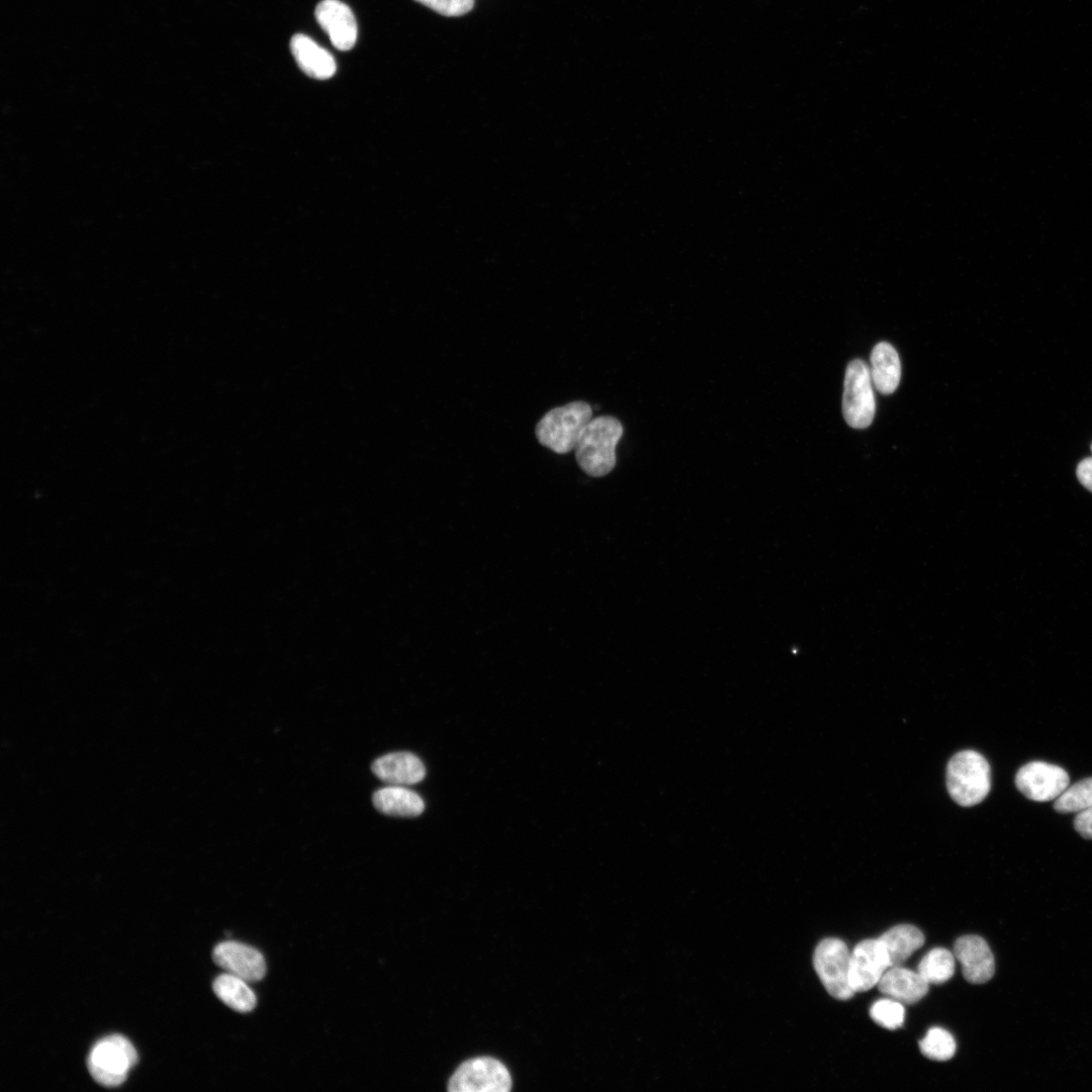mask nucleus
Wrapping results in <instances>:
<instances>
[{
	"mask_svg": "<svg viewBox=\"0 0 1092 1092\" xmlns=\"http://www.w3.org/2000/svg\"><path fill=\"white\" fill-rule=\"evenodd\" d=\"M290 51L300 70L310 78L327 80L335 75L337 64L333 55L309 36L294 34Z\"/></svg>",
	"mask_w": 1092,
	"mask_h": 1092,
	"instance_id": "nucleus-14",
	"label": "nucleus"
},
{
	"mask_svg": "<svg viewBox=\"0 0 1092 1092\" xmlns=\"http://www.w3.org/2000/svg\"><path fill=\"white\" fill-rule=\"evenodd\" d=\"M891 967L887 949L879 939H864L850 952L849 982L854 993L877 986Z\"/></svg>",
	"mask_w": 1092,
	"mask_h": 1092,
	"instance_id": "nucleus-9",
	"label": "nucleus"
},
{
	"mask_svg": "<svg viewBox=\"0 0 1092 1092\" xmlns=\"http://www.w3.org/2000/svg\"><path fill=\"white\" fill-rule=\"evenodd\" d=\"M1069 783V775L1064 768L1043 761L1028 762L1015 776L1019 792L1036 802L1056 800Z\"/></svg>",
	"mask_w": 1092,
	"mask_h": 1092,
	"instance_id": "nucleus-8",
	"label": "nucleus"
},
{
	"mask_svg": "<svg viewBox=\"0 0 1092 1092\" xmlns=\"http://www.w3.org/2000/svg\"><path fill=\"white\" fill-rule=\"evenodd\" d=\"M373 774L382 782L394 786L420 783L426 776L422 760L411 752H391L374 760Z\"/></svg>",
	"mask_w": 1092,
	"mask_h": 1092,
	"instance_id": "nucleus-13",
	"label": "nucleus"
},
{
	"mask_svg": "<svg viewBox=\"0 0 1092 1092\" xmlns=\"http://www.w3.org/2000/svg\"><path fill=\"white\" fill-rule=\"evenodd\" d=\"M870 1016L878 1025L896 1029L904 1022L905 1009L899 1001L891 998L880 999L872 1005Z\"/></svg>",
	"mask_w": 1092,
	"mask_h": 1092,
	"instance_id": "nucleus-23",
	"label": "nucleus"
},
{
	"mask_svg": "<svg viewBox=\"0 0 1092 1092\" xmlns=\"http://www.w3.org/2000/svg\"><path fill=\"white\" fill-rule=\"evenodd\" d=\"M813 966L833 998L848 1000L854 995L849 982L850 952L844 941L835 937L821 940L814 950Z\"/></svg>",
	"mask_w": 1092,
	"mask_h": 1092,
	"instance_id": "nucleus-6",
	"label": "nucleus"
},
{
	"mask_svg": "<svg viewBox=\"0 0 1092 1092\" xmlns=\"http://www.w3.org/2000/svg\"><path fill=\"white\" fill-rule=\"evenodd\" d=\"M1090 806H1092V778L1083 779L1067 787L1054 803V808L1059 813H1079Z\"/></svg>",
	"mask_w": 1092,
	"mask_h": 1092,
	"instance_id": "nucleus-21",
	"label": "nucleus"
},
{
	"mask_svg": "<svg viewBox=\"0 0 1092 1092\" xmlns=\"http://www.w3.org/2000/svg\"><path fill=\"white\" fill-rule=\"evenodd\" d=\"M1091 451H1092V445H1091Z\"/></svg>",
	"mask_w": 1092,
	"mask_h": 1092,
	"instance_id": "nucleus-27",
	"label": "nucleus"
},
{
	"mask_svg": "<svg viewBox=\"0 0 1092 1092\" xmlns=\"http://www.w3.org/2000/svg\"><path fill=\"white\" fill-rule=\"evenodd\" d=\"M946 785L950 797L958 804L965 807L979 804L990 791V765L977 751L958 752L948 761Z\"/></svg>",
	"mask_w": 1092,
	"mask_h": 1092,
	"instance_id": "nucleus-3",
	"label": "nucleus"
},
{
	"mask_svg": "<svg viewBox=\"0 0 1092 1092\" xmlns=\"http://www.w3.org/2000/svg\"><path fill=\"white\" fill-rule=\"evenodd\" d=\"M877 986L888 998L907 1004L918 1002L929 989V984L918 972L902 966L890 967Z\"/></svg>",
	"mask_w": 1092,
	"mask_h": 1092,
	"instance_id": "nucleus-15",
	"label": "nucleus"
},
{
	"mask_svg": "<svg viewBox=\"0 0 1092 1092\" xmlns=\"http://www.w3.org/2000/svg\"><path fill=\"white\" fill-rule=\"evenodd\" d=\"M923 1056L934 1061H947L954 1056L957 1043L953 1036L941 1027H932L919 1041Z\"/></svg>",
	"mask_w": 1092,
	"mask_h": 1092,
	"instance_id": "nucleus-22",
	"label": "nucleus"
},
{
	"mask_svg": "<svg viewBox=\"0 0 1092 1092\" xmlns=\"http://www.w3.org/2000/svg\"><path fill=\"white\" fill-rule=\"evenodd\" d=\"M954 954L943 947H935L920 961L917 972L928 984H942L954 973Z\"/></svg>",
	"mask_w": 1092,
	"mask_h": 1092,
	"instance_id": "nucleus-20",
	"label": "nucleus"
},
{
	"mask_svg": "<svg viewBox=\"0 0 1092 1092\" xmlns=\"http://www.w3.org/2000/svg\"><path fill=\"white\" fill-rule=\"evenodd\" d=\"M592 419V405L574 400L548 411L537 423L535 435L542 446L566 454L574 450L582 429Z\"/></svg>",
	"mask_w": 1092,
	"mask_h": 1092,
	"instance_id": "nucleus-2",
	"label": "nucleus"
},
{
	"mask_svg": "<svg viewBox=\"0 0 1092 1092\" xmlns=\"http://www.w3.org/2000/svg\"><path fill=\"white\" fill-rule=\"evenodd\" d=\"M511 1088L512 1078L508 1069L490 1057L463 1062L448 1083L450 1092H507Z\"/></svg>",
	"mask_w": 1092,
	"mask_h": 1092,
	"instance_id": "nucleus-7",
	"label": "nucleus"
},
{
	"mask_svg": "<svg viewBox=\"0 0 1092 1092\" xmlns=\"http://www.w3.org/2000/svg\"><path fill=\"white\" fill-rule=\"evenodd\" d=\"M214 963L247 982H257L266 974V963L256 948L237 941L218 943L212 951Z\"/></svg>",
	"mask_w": 1092,
	"mask_h": 1092,
	"instance_id": "nucleus-10",
	"label": "nucleus"
},
{
	"mask_svg": "<svg viewBox=\"0 0 1092 1092\" xmlns=\"http://www.w3.org/2000/svg\"><path fill=\"white\" fill-rule=\"evenodd\" d=\"M1076 473L1082 485L1092 491V457L1083 459L1078 464Z\"/></svg>",
	"mask_w": 1092,
	"mask_h": 1092,
	"instance_id": "nucleus-26",
	"label": "nucleus"
},
{
	"mask_svg": "<svg viewBox=\"0 0 1092 1092\" xmlns=\"http://www.w3.org/2000/svg\"><path fill=\"white\" fill-rule=\"evenodd\" d=\"M870 372L879 392L891 394L896 390L901 378V363L891 344L880 342L873 348Z\"/></svg>",
	"mask_w": 1092,
	"mask_h": 1092,
	"instance_id": "nucleus-16",
	"label": "nucleus"
},
{
	"mask_svg": "<svg viewBox=\"0 0 1092 1092\" xmlns=\"http://www.w3.org/2000/svg\"><path fill=\"white\" fill-rule=\"evenodd\" d=\"M953 954L969 983L984 984L994 976L993 952L981 936L971 934L959 937L953 945Z\"/></svg>",
	"mask_w": 1092,
	"mask_h": 1092,
	"instance_id": "nucleus-12",
	"label": "nucleus"
},
{
	"mask_svg": "<svg viewBox=\"0 0 1092 1092\" xmlns=\"http://www.w3.org/2000/svg\"><path fill=\"white\" fill-rule=\"evenodd\" d=\"M248 982L230 973L215 978L212 989L216 997L225 1005L239 1012H249L256 1006L257 999Z\"/></svg>",
	"mask_w": 1092,
	"mask_h": 1092,
	"instance_id": "nucleus-19",
	"label": "nucleus"
},
{
	"mask_svg": "<svg viewBox=\"0 0 1092 1092\" xmlns=\"http://www.w3.org/2000/svg\"><path fill=\"white\" fill-rule=\"evenodd\" d=\"M879 939L887 949L891 967L902 966L925 941L921 930L911 924L896 925Z\"/></svg>",
	"mask_w": 1092,
	"mask_h": 1092,
	"instance_id": "nucleus-18",
	"label": "nucleus"
},
{
	"mask_svg": "<svg viewBox=\"0 0 1092 1092\" xmlns=\"http://www.w3.org/2000/svg\"><path fill=\"white\" fill-rule=\"evenodd\" d=\"M1074 827L1082 837L1092 840V806L1077 813Z\"/></svg>",
	"mask_w": 1092,
	"mask_h": 1092,
	"instance_id": "nucleus-25",
	"label": "nucleus"
},
{
	"mask_svg": "<svg viewBox=\"0 0 1092 1092\" xmlns=\"http://www.w3.org/2000/svg\"><path fill=\"white\" fill-rule=\"evenodd\" d=\"M869 366L860 359L848 363L843 385L842 413L851 428H868L874 419L876 404Z\"/></svg>",
	"mask_w": 1092,
	"mask_h": 1092,
	"instance_id": "nucleus-5",
	"label": "nucleus"
},
{
	"mask_svg": "<svg viewBox=\"0 0 1092 1092\" xmlns=\"http://www.w3.org/2000/svg\"><path fill=\"white\" fill-rule=\"evenodd\" d=\"M445 16H460L469 12L474 0H415Z\"/></svg>",
	"mask_w": 1092,
	"mask_h": 1092,
	"instance_id": "nucleus-24",
	"label": "nucleus"
},
{
	"mask_svg": "<svg viewBox=\"0 0 1092 1092\" xmlns=\"http://www.w3.org/2000/svg\"><path fill=\"white\" fill-rule=\"evenodd\" d=\"M375 808L386 815L416 817L423 813V799L404 786L390 785L377 790L372 797Z\"/></svg>",
	"mask_w": 1092,
	"mask_h": 1092,
	"instance_id": "nucleus-17",
	"label": "nucleus"
},
{
	"mask_svg": "<svg viewBox=\"0 0 1092 1092\" xmlns=\"http://www.w3.org/2000/svg\"><path fill=\"white\" fill-rule=\"evenodd\" d=\"M624 434L622 423L613 416L593 418L582 429L574 453L580 469L593 477L609 474L616 465V448Z\"/></svg>",
	"mask_w": 1092,
	"mask_h": 1092,
	"instance_id": "nucleus-1",
	"label": "nucleus"
},
{
	"mask_svg": "<svg viewBox=\"0 0 1092 1092\" xmlns=\"http://www.w3.org/2000/svg\"><path fill=\"white\" fill-rule=\"evenodd\" d=\"M315 19L340 51L351 50L357 40V22L351 8L340 0H322L315 7Z\"/></svg>",
	"mask_w": 1092,
	"mask_h": 1092,
	"instance_id": "nucleus-11",
	"label": "nucleus"
},
{
	"mask_svg": "<svg viewBox=\"0 0 1092 1092\" xmlns=\"http://www.w3.org/2000/svg\"><path fill=\"white\" fill-rule=\"evenodd\" d=\"M136 1062L138 1054L130 1041L114 1034L103 1037L92 1046L87 1067L95 1082L112 1088L125 1081Z\"/></svg>",
	"mask_w": 1092,
	"mask_h": 1092,
	"instance_id": "nucleus-4",
	"label": "nucleus"
}]
</instances>
